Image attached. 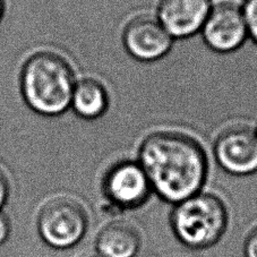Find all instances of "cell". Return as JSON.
<instances>
[{
    "label": "cell",
    "mask_w": 257,
    "mask_h": 257,
    "mask_svg": "<svg viewBox=\"0 0 257 257\" xmlns=\"http://www.w3.org/2000/svg\"><path fill=\"white\" fill-rule=\"evenodd\" d=\"M70 107L78 117L93 120L103 116L109 107V96L103 84L86 77L76 82Z\"/></svg>",
    "instance_id": "8fae6325"
},
{
    "label": "cell",
    "mask_w": 257,
    "mask_h": 257,
    "mask_svg": "<svg viewBox=\"0 0 257 257\" xmlns=\"http://www.w3.org/2000/svg\"><path fill=\"white\" fill-rule=\"evenodd\" d=\"M8 193H10V185H8V180L4 172L0 170V209L6 203V199L8 197Z\"/></svg>",
    "instance_id": "9a60e30c"
},
{
    "label": "cell",
    "mask_w": 257,
    "mask_h": 257,
    "mask_svg": "<svg viewBox=\"0 0 257 257\" xmlns=\"http://www.w3.org/2000/svg\"><path fill=\"white\" fill-rule=\"evenodd\" d=\"M241 10L246 21L248 35L257 43V0H246Z\"/></svg>",
    "instance_id": "7c38bea8"
},
{
    "label": "cell",
    "mask_w": 257,
    "mask_h": 257,
    "mask_svg": "<svg viewBox=\"0 0 257 257\" xmlns=\"http://www.w3.org/2000/svg\"><path fill=\"white\" fill-rule=\"evenodd\" d=\"M6 13V0H0V23L5 16Z\"/></svg>",
    "instance_id": "2e32d148"
},
{
    "label": "cell",
    "mask_w": 257,
    "mask_h": 257,
    "mask_svg": "<svg viewBox=\"0 0 257 257\" xmlns=\"http://www.w3.org/2000/svg\"><path fill=\"white\" fill-rule=\"evenodd\" d=\"M204 41L218 52H231L245 42L248 35L242 10L231 3L218 4L202 28Z\"/></svg>",
    "instance_id": "8992f818"
},
{
    "label": "cell",
    "mask_w": 257,
    "mask_h": 257,
    "mask_svg": "<svg viewBox=\"0 0 257 257\" xmlns=\"http://www.w3.org/2000/svg\"><path fill=\"white\" fill-rule=\"evenodd\" d=\"M216 161L234 176L257 172V134L247 126H233L221 133L214 144Z\"/></svg>",
    "instance_id": "5b68a950"
},
{
    "label": "cell",
    "mask_w": 257,
    "mask_h": 257,
    "mask_svg": "<svg viewBox=\"0 0 257 257\" xmlns=\"http://www.w3.org/2000/svg\"><path fill=\"white\" fill-rule=\"evenodd\" d=\"M11 232V224L7 216L0 212V245L7 240Z\"/></svg>",
    "instance_id": "5bb4252c"
},
{
    "label": "cell",
    "mask_w": 257,
    "mask_h": 257,
    "mask_svg": "<svg viewBox=\"0 0 257 257\" xmlns=\"http://www.w3.org/2000/svg\"><path fill=\"white\" fill-rule=\"evenodd\" d=\"M104 192L117 206L134 209L149 198L152 188L139 162L122 161L114 165L105 176Z\"/></svg>",
    "instance_id": "ba28073f"
},
{
    "label": "cell",
    "mask_w": 257,
    "mask_h": 257,
    "mask_svg": "<svg viewBox=\"0 0 257 257\" xmlns=\"http://www.w3.org/2000/svg\"><path fill=\"white\" fill-rule=\"evenodd\" d=\"M96 248L101 257H134L141 248V234L132 223L116 221L100 232Z\"/></svg>",
    "instance_id": "30bf717a"
},
{
    "label": "cell",
    "mask_w": 257,
    "mask_h": 257,
    "mask_svg": "<svg viewBox=\"0 0 257 257\" xmlns=\"http://www.w3.org/2000/svg\"><path fill=\"white\" fill-rule=\"evenodd\" d=\"M139 163L152 190L172 204L201 192L209 172L201 144L175 132H158L146 137L139 151Z\"/></svg>",
    "instance_id": "6da1fadb"
},
{
    "label": "cell",
    "mask_w": 257,
    "mask_h": 257,
    "mask_svg": "<svg viewBox=\"0 0 257 257\" xmlns=\"http://www.w3.org/2000/svg\"><path fill=\"white\" fill-rule=\"evenodd\" d=\"M243 251L246 257H257V227L248 234Z\"/></svg>",
    "instance_id": "4fadbf2b"
},
{
    "label": "cell",
    "mask_w": 257,
    "mask_h": 257,
    "mask_svg": "<svg viewBox=\"0 0 257 257\" xmlns=\"http://www.w3.org/2000/svg\"><path fill=\"white\" fill-rule=\"evenodd\" d=\"M255 132H256V134H257V126H256V130H255Z\"/></svg>",
    "instance_id": "e0dca14e"
},
{
    "label": "cell",
    "mask_w": 257,
    "mask_h": 257,
    "mask_svg": "<svg viewBox=\"0 0 257 257\" xmlns=\"http://www.w3.org/2000/svg\"><path fill=\"white\" fill-rule=\"evenodd\" d=\"M172 39L158 19L146 15L133 19L126 25L122 35L128 54L144 63L165 57L171 49Z\"/></svg>",
    "instance_id": "52a82bcc"
},
{
    "label": "cell",
    "mask_w": 257,
    "mask_h": 257,
    "mask_svg": "<svg viewBox=\"0 0 257 257\" xmlns=\"http://www.w3.org/2000/svg\"><path fill=\"white\" fill-rule=\"evenodd\" d=\"M87 218L83 207L70 198H57L43 207L39 216V231L52 247L67 248L85 234Z\"/></svg>",
    "instance_id": "277c9868"
},
{
    "label": "cell",
    "mask_w": 257,
    "mask_h": 257,
    "mask_svg": "<svg viewBox=\"0 0 257 257\" xmlns=\"http://www.w3.org/2000/svg\"><path fill=\"white\" fill-rule=\"evenodd\" d=\"M170 222L183 245L199 250L220 241L227 231L229 214L220 197L199 192L176 204Z\"/></svg>",
    "instance_id": "3957f363"
},
{
    "label": "cell",
    "mask_w": 257,
    "mask_h": 257,
    "mask_svg": "<svg viewBox=\"0 0 257 257\" xmlns=\"http://www.w3.org/2000/svg\"><path fill=\"white\" fill-rule=\"evenodd\" d=\"M211 8V0H161L158 20L172 38H189L202 30Z\"/></svg>",
    "instance_id": "9c48e42d"
},
{
    "label": "cell",
    "mask_w": 257,
    "mask_h": 257,
    "mask_svg": "<svg viewBox=\"0 0 257 257\" xmlns=\"http://www.w3.org/2000/svg\"><path fill=\"white\" fill-rule=\"evenodd\" d=\"M92 257H101V256H92Z\"/></svg>",
    "instance_id": "ac0fdd59"
},
{
    "label": "cell",
    "mask_w": 257,
    "mask_h": 257,
    "mask_svg": "<svg viewBox=\"0 0 257 257\" xmlns=\"http://www.w3.org/2000/svg\"><path fill=\"white\" fill-rule=\"evenodd\" d=\"M76 82L68 60L52 51H39L30 56L20 76L25 103L44 117H57L67 111Z\"/></svg>",
    "instance_id": "7a4b0ae2"
}]
</instances>
